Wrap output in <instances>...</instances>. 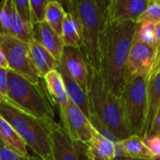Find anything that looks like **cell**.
Masks as SVG:
<instances>
[{
    "label": "cell",
    "mask_w": 160,
    "mask_h": 160,
    "mask_svg": "<svg viewBox=\"0 0 160 160\" xmlns=\"http://www.w3.org/2000/svg\"><path fill=\"white\" fill-rule=\"evenodd\" d=\"M115 146H116V155H115V157H114V159L113 160H143L134 159V158H131V157H127V156L123 153V151L121 150V148H120V146H119V141H116Z\"/></svg>",
    "instance_id": "d6a6232c"
},
{
    "label": "cell",
    "mask_w": 160,
    "mask_h": 160,
    "mask_svg": "<svg viewBox=\"0 0 160 160\" xmlns=\"http://www.w3.org/2000/svg\"><path fill=\"white\" fill-rule=\"evenodd\" d=\"M61 38L65 47H81V28L76 16L72 12L66 13L62 26Z\"/></svg>",
    "instance_id": "7402d4cb"
},
{
    "label": "cell",
    "mask_w": 160,
    "mask_h": 160,
    "mask_svg": "<svg viewBox=\"0 0 160 160\" xmlns=\"http://www.w3.org/2000/svg\"><path fill=\"white\" fill-rule=\"evenodd\" d=\"M116 141H119L115 137L110 140L96 130L93 139L87 144L86 156L88 159L113 160L116 155Z\"/></svg>",
    "instance_id": "9a60e30c"
},
{
    "label": "cell",
    "mask_w": 160,
    "mask_h": 160,
    "mask_svg": "<svg viewBox=\"0 0 160 160\" xmlns=\"http://www.w3.org/2000/svg\"><path fill=\"white\" fill-rule=\"evenodd\" d=\"M6 35L25 42H29L33 35V25L26 23L19 15L12 0L0 2V36Z\"/></svg>",
    "instance_id": "30bf717a"
},
{
    "label": "cell",
    "mask_w": 160,
    "mask_h": 160,
    "mask_svg": "<svg viewBox=\"0 0 160 160\" xmlns=\"http://www.w3.org/2000/svg\"><path fill=\"white\" fill-rule=\"evenodd\" d=\"M0 115L11 124L40 159L54 160L51 139L54 122L37 118L4 99L0 100Z\"/></svg>",
    "instance_id": "7a4b0ae2"
},
{
    "label": "cell",
    "mask_w": 160,
    "mask_h": 160,
    "mask_svg": "<svg viewBox=\"0 0 160 160\" xmlns=\"http://www.w3.org/2000/svg\"><path fill=\"white\" fill-rule=\"evenodd\" d=\"M147 101H148V115H147L145 136H147L150 133L157 111L160 107V73L151 75L148 79Z\"/></svg>",
    "instance_id": "d6986e66"
},
{
    "label": "cell",
    "mask_w": 160,
    "mask_h": 160,
    "mask_svg": "<svg viewBox=\"0 0 160 160\" xmlns=\"http://www.w3.org/2000/svg\"><path fill=\"white\" fill-rule=\"evenodd\" d=\"M60 61L63 62L70 76L87 93L90 69L81 49L65 47Z\"/></svg>",
    "instance_id": "7c38bea8"
},
{
    "label": "cell",
    "mask_w": 160,
    "mask_h": 160,
    "mask_svg": "<svg viewBox=\"0 0 160 160\" xmlns=\"http://www.w3.org/2000/svg\"><path fill=\"white\" fill-rule=\"evenodd\" d=\"M59 112L63 127L71 140L88 144L93 139L96 129L86 115L69 99L67 106Z\"/></svg>",
    "instance_id": "ba28073f"
},
{
    "label": "cell",
    "mask_w": 160,
    "mask_h": 160,
    "mask_svg": "<svg viewBox=\"0 0 160 160\" xmlns=\"http://www.w3.org/2000/svg\"><path fill=\"white\" fill-rule=\"evenodd\" d=\"M0 138L4 145L13 151L22 155L30 156L27 151V145L11 124L0 115Z\"/></svg>",
    "instance_id": "44dd1931"
},
{
    "label": "cell",
    "mask_w": 160,
    "mask_h": 160,
    "mask_svg": "<svg viewBox=\"0 0 160 160\" xmlns=\"http://www.w3.org/2000/svg\"><path fill=\"white\" fill-rule=\"evenodd\" d=\"M0 155L2 160H42L38 157L32 156H22L6 145L0 146Z\"/></svg>",
    "instance_id": "4316f807"
},
{
    "label": "cell",
    "mask_w": 160,
    "mask_h": 160,
    "mask_svg": "<svg viewBox=\"0 0 160 160\" xmlns=\"http://www.w3.org/2000/svg\"><path fill=\"white\" fill-rule=\"evenodd\" d=\"M0 160H2V158H1V155H0Z\"/></svg>",
    "instance_id": "ab89813d"
},
{
    "label": "cell",
    "mask_w": 160,
    "mask_h": 160,
    "mask_svg": "<svg viewBox=\"0 0 160 160\" xmlns=\"http://www.w3.org/2000/svg\"><path fill=\"white\" fill-rule=\"evenodd\" d=\"M0 98H1V99H4V97L2 96V94H1V93H0ZM4 100H5V99H4Z\"/></svg>",
    "instance_id": "f35d334b"
},
{
    "label": "cell",
    "mask_w": 160,
    "mask_h": 160,
    "mask_svg": "<svg viewBox=\"0 0 160 160\" xmlns=\"http://www.w3.org/2000/svg\"><path fill=\"white\" fill-rule=\"evenodd\" d=\"M156 160H160V158H158V159H156Z\"/></svg>",
    "instance_id": "60d3db41"
},
{
    "label": "cell",
    "mask_w": 160,
    "mask_h": 160,
    "mask_svg": "<svg viewBox=\"0 0 160 160\" xmlns=\"http://www.w3.org/2000/svg\"><path fill=\"white\" fill-rule=\"evenodd\" d=\"M157 135V136H159L160 137V107L158 108V111H157V114H156V117L154 119V122H153V124H152V128H151V131L148 135Z\"/></svg>",
    "instance_id": "4dcf8cb0"
},
{
    "label": "cell",
    "mask_w": 160,
    "mask_h": 160,
    "mask_svg": "<svg viewBox=\"0 0 160 160\" xmlns=\"http://www.w3.org/2000/svg\"><path fill=\"white\" fill-rule=\"evenodd\" d=\"M158 55V46L133 41L126 64L125 81L135 76H150Z\"/></svg>",
    "instance_id": "9c48e42d"
},
{
    "label": "cell",
    "mask_w": 160,
    "mask_h": 160,
    "mask_svg": "<svg viewBox=\"0 0 160 160\" xmlns=\"http://www.w3.org/2000/svg\"><path fill=\"white\" fill-rule=\"evenodd\" d=\"M134 41L157 46L156 41V24L150 22L138 23L134 34Z\"/></svg>",
    "instance_id": "cb8c5ba5"
},
{
    "label": "cell",
    "mask_w": 160,
    "mask_h": 160,
    "mask_svg": "<svg viewBox=\"0 0 160 160\" xmlns=\"http://www.w3.org/2000/svg\"><path fill=\"white\" fill-rule=\"evenodd\" d=\"M150 22L153 24H158L160 22V1L159 0H150L148 7L144 12L138 19V23Z\"/></svg>",
    "instance_id": "d4e9b609"
},
{
    "label": "cell",
    "mask_w": 160,
    "mask_h": 160,
    "mask_svg": "<svg viewBox=\"0 0 160 160\" xmlns=\"http://www.w3.org/2000/svg\"><path fill=\"white\" fill-rule=\"evenodd\" d=\"M156 41H157V46H160V22L156 24Z\"/></svg>",
    "instance_id": "8d00e7d4"
},
{
    "label": "cell",
    "mask_w": 160,
    "mask_h": 160,
    "mask_svg": "<svg viewBox=\"0 0 160 160\" xmlns=\"http://www.w3.org/2000/svg\"><path fill=\"white\" fill-rule=\"evenodd\" d=\"M158 73H160V46L158 47V55H157V59H156V62H155V65H154V68L152 70V73L150 74L153 75L155 74H158ZM149 76V77H150Z\"/></svg>",
    "instance_id": "836d02e7"
},
{
    "label": "cell",
    "mask_w": 160,
    "mask_h": 160,
    "mask_svg": "<svg viewBox=\"0 0 160 160\" xmlns=\"http://www.w3.org/2000/svg\"><path fill=\"white\" fill-rule=\"evenodd\" d=\"M49 1H54L59 3L66 12H72L73 11V7H74V0H49Z\"/></svg>",
    "instance_id": "1f68e13d"
},
{
    "label": "cell",
    "mask_w": 160,
    "mask_h": 160,
    "mask_svg": "<svg viewBox=\"0 0 160 160\" xmlns=\"http://www.w3.org/2000/svg\"><path fill=\"white\" fill-rule=\"evenodd\" d=\"M119 146L123 153L131 158L143 160H155L156 157L144 144L142 138L130 136L119 141Z\"/></svg>",
    "instance_id": "ffe728a7"
},
{
    "label": "cell",
    "mask_w": 160,
    "mask_h": 160,
    "mask_svg": "<svg viewBox=\"0 0 160 160\" xmlns=\"http://www.w3.org/2000/svg\"><path fill=\"white\" fill-rule=\"evenodd\" d=\"M32 40L41 44L56 60H60L65 48L62 38L45 21L33 25Z\"/></svg>",
    "instance_id": "5bb4252c"
},
{
    "label": "cell",
    "mask_w": 160,
    "mask_h": 160,
    "mask_svg": "<svg viewBox=\"0 0 160 160\" xmlns=\"http://www.w3.org/2000/svg\"><path fill=\"white\" fill-rule=\"evenodd\" d=\"M144 144L154 155L156 159L160 158V137L157 135H147L142 138Z\"/></svg>",
    "instance_id": "f1b7e54d"
},
{
    "label": "cell",
    "mask_w": 160,
    "mask_h": 160,
    "mask_svg": "<svg viewBox=\"0 0 160 160\" xmlns=\"http://www.w3.org/2000/svg\"><path fill=\"white\" fill-rule=\"evenodd\" d=\"M138 23L106 21L99 41V73L108 88L120 95L126 64Z\"/></svg>",
    "instance_id": "6da1fadb"
},
{
    "label": "cell",
    "mask_w": 160,
    "mask_h": 160,
    "mask_svg": "<svg viewBox=\"0 0 160 160\" xmlns=\"http://www.w3.org/2000/svg\"><path fill=\"white\" fill-rule=\"evenodd\" d=\"M13 5L19 13V15L28 24L33 25L31 10L29 6V0H12Z\"/></svg>",
    "instance_id": "83f0119b"
},
{
    "label": "cell",
    "mask_w": 160,
    "mask_h": 160,
    "mask_svg": "<svg viewBox=\"0 0 160 160\" xmlns=\"http://www.w3.org/2000/svg\"><path fill=\"white\" fill-rule=\"evenodd\" d=\"M0 48L5 54L9 70L22 75L32 83H38L43 79L32 61L28 42L13 36H0Z\"/></svg>",
    "instance_id": "52a82bcc"
},
{
    "label": "cell",
    "mask_w": 160,
    "mask_h": 160,
    "mask_svg": "<svg viewBox=\"0 0 160 160\" xmlns=\"http://www.w3.org/2000/svg\"><path fill=\"white\" fill-rule=\"evenodd\" d=\"M87 97L91 114L95 115L119 141L130 137L120 97L108 88L99 72L90 70Z\"/></svg>",
    "instance_id": "3957f363"
},
{
    "label": "cell",
    "mask_w": 160,
    "mask_h": 160,
    "mask_svg": "<svg viewBox=\"0 0 160 160\" xmlns=\"http://www.w3.org/2000/svg\"><path fill=\"white\" fill-rule=\"evenodd\" d=\"M0 93L5 100L8 99V76L7 70L0 67Z\"/></svg>",
    "instance_id": "f546056e"
},
{
    "label": "cell",
    "mask_w": 160,
    "mask_h": 160,
    "mask_svg": "<svg viewBox=\"0 0 160 160\" xmlns=\"http://www.w3.org/2000/svg\"><path fill=\"white\" fill-rule=\"evenodd\" d=\"M0 67L3 68V69H6V70L8 69V64L7 58H6L5 54H4V52L2 51L1 48H0Z\"/></svg>",
    "instance_id": "d590c367"
},
{
    "label": "cell",
    "mask_w": 160,
    "mask_h": 160,
    "mask_svg": "<svg viewBox=\"0 0 160 160\" xmlns=\"http://www.w3.org/2000/svg\"><path fill=\"white\" fill-rule=\"evenodd\" d=\"M51 139L54 160H89L86 156L87 144L71 140L63 125L52 124Z\"/></svg>",
    "instance_id": "8fae6325"
},
{
    "label": "cell",
    "mask_w": 160,
    "mask_h": 160,
    "mask_svg": "<svg viewBox=\"0 0 160 160\" xmlns=\"http://www.w3.org/2000/svg\"><path fill=\"white\" fill-rule=\"evenodd\" d=\"M81 28V51L92 71L99 72V41L107 14L93 0H74L73 11Z\"/></svg>",
    "instance_id": "5b68a950"
},
{
    "label": "cell",
    "mask_w": 160,
    "mask_h": 160,
    "mask_svg": "<svg viewBox=\"0 0 160 160\" xmlns=\"http://www.w3.org/2000/svg\"><path fill=\"white\" fill-rule=\"evenodd\" d=\"M148 79L145 76L127 79L119 95L125 122L130 136L144 138L146 135Z\"/></svg>",
    "instance_id": "8992f818"
},
{
    "label": "cell",
    "mask_w": 160,
    "mask_h": 160,
    "mask_svg": "<svg viewBox=\"0 0 160 160\" xmlns=\"http://www.w3.org/2000/svg\"><path fill=\"white\" fill-rule=\"evenodd\" d=\"M44 81L52 101L58 106L59 110L63 109L68 104V96L60 73L57 70L50 72L44 76Z\"/></svg>",
    "instance_id": "ac0fdd59"
},
{
    "label": "cell",
    "mask_w": 160,
    "mask_h": 160,
    "mask_svg": "<svg viewBox=\"0 0 160 160\" xmlns=\"http://www.w3.org/2000/svg\"><path fill=\"white\" fill-rule=\"evenodd\" d=\"M64 81V85L66 88V91L68 93V99L74 103L89 119L91 115L90 108H89V102L87 93L80 87V85L70 76V74L68 73L65 65L62 61H58V70H57Z\"/></svg>",
    "instance_id": "2e32d148"
},
{
    "label": "cell",
    "mask_w": 160,
    "mask_h": 160,
    "mask_svg": "<svg viewBox=\"0 0 160 160\" xmlns=\"http://www.w3.org/2000/svg\"><path fill=\"white\" fill-rule=\"evenodd\" d=\"M150 0H110L107 21H124L138 23Z\"/></svg>",
    "instance_id": "4fadbf2b"
},
{
    "label": "cell",
    "mask_w": 160,
    "mask_h": 160,
    "mask_svg": "<svg viewBox=\"0 0 160 160\" xmlns=\"http://www.w3.org/2000/svg\"><path fill=\"white\" fill-rule=\"evenodd\" d=\"M66 13V10L59 3L54 1L48 2L45 9L44 21L60 36Z\"/></svg>",
    "instance_id": "603a6c76"
},
{
    "label": "cell",
    "mask_w": 160,
    "mask_h": 160,
    "mask_svg": "<svg viewBox=\"0 0 160 160\" xmlns=\"http://www.w3.org/2000/svg\"><path fill=\"white\" fill-rule=\"evenodd\" d=\"M8 99L6 101L23 111L48 122H55V104L52 101L44 78L32 83L22 75L8 69Z\"/></svg>",
    "instance_id": "277c9868"
},
{
    "label": "cell",
    "mask_w": 160,
    "mask_h": 160,
    "mask_svg": "<svg viewBox=\"0 0 160 160\" xmlns=\"http://www.w3.org/2000/svg\"><path fill=\"white\" fill-rule=\"evenodd\" d=\"M48 2L49 0H29L33 25L44 21L45 9Z\"/></svg>",
    "instance_id": "484cf974"
},
{
    "label": "cell",
    "mask_w": 160,
    "mask_h": 160,
    "mask_svg": "<svg viewBox=\"0 0 160 160\" xmlns=\"http://www.w3.org/2000/svg\"><path fill=\"white\" fill-rule=\"evenodd\" d=\"M28 46L32 61L41 77L44 78L50 72L58 70V60H56L41 44L31 40L28 42Z\"/></svg>",
    "instance_id": "e0dca14e"
},
{
    "label": "cell",
    "mask_w": 160,
    "mask_h": 160,
    "mask_svg": "<svg viewBox=\"0 0 160 160\" xmlns=\"http://www.w3.org/2000/svg\"><path fill=\"white\" fill-rule=\"evenodd\" d=\"M0 100H3V99H1V98H0Z\"/></svg>",
    "instance_id": "b9f144b4"
},
{
    "label": "cell",
    "mask_w": 160,
    "mask_h": 160,
    "mask_svg": "<svg viewBox=\"0 0 160 160\" xmlns=\"http://www.w3.org/2000/svg\"><path fill=\"white\" fill-rule=\"evenodd\" d=\"M1 145H4V143H3V141H2V140H1V138H0V146Z\"/></svg>",
    "instance_id": "74e56055"
},
{
    "label": "cell",
    "mask_w": 160,
    "mask_h": 160,
    "mask_svg": "<svg viewBox=\"0 0 160 160\" xmlns=\"http://www.w3.org/2000/svg\"><path fill=\"white\" fill-rule=\"evenodd\" d=\"M159 1H160V0H159Z\"/></svg>",
    "instance_id": "7bdbcfd3"
},
{
    "label": "cell",
    "mask_w": 160,
    "mask_h": 160,
    "mask_svg": "<svg viewBox=\"0 0 160 160\" xmlns=\"http://www.w3.org/2000/svg\"><path fill=\"white\" fill-rule=\"evenodd\" d=\"M106 14L108 12V8H109V4H110V0H93Z\"/></svg>",
    "instance_id": "e575fe53"
}]
</instances>
